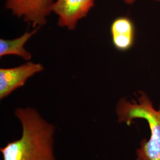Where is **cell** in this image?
Listing matches in <instances>:
<instances>
[{"instance_id": "cell-1", "label": "cell", "mask_w": 160, "mask_h": 160, "mask_svg": "<svg viewBox=\"0 0 160 160\" xmlns=\"http://www.w3.org/2000/svg\"><path fill=\"white\" fill-rule=\"evenodd\" d=\"M15 115L22 124V135L1 148L3 160H55L53 125L33 108H17Z\"/></svg>"}, {"instance_id": "cell-2", "label": "cell", "mask_w": 160, "mask_h": 160, "mask_svg": "<svg viewBox=\"0 0 160 160\" xmlns=\"http://www.w3.org/2000/svg\"><path fill=\"white\" fill-rule=\"evenodd\" d=\"M116 112L119 123L130 126L135 119H142L148 124L150 137L140 142L136 151V160H160V106L155 109L148 96L141 92L137 102L120 98L116 104Z\"/></svg>"}, {"instance_id": "cell-3", "label": "cell", "mask_w": 160, "mask_h": 160, "mask_svg": "<svg viewBox=\"0 0 160 160\" xmlns=\"http://www.w3.org/2000/svg\"><path fill=\"white\" fill-rule=\"evenodd\" d=\"M55 0H5L6 8L34 28L47 22Z\"/></svg>"}, {"instance_id": "cell-4", "label": "cell", "mask_w": 160, "mask_h": 160, "mask_svg": "<svg viewBox=\"0 0 160 160\" xmlns=\"http://www.w3.org/2000/svg\"><path fill=\"white\" fill-rule=\"evenodd\" d=\"M94 4V0H55L52 12L58 17L59 27L74 30L78 21L88 15Z\"/></svg>"}, {"instance_id": "cell-5", "label": "cell", "mask_w": 160, "mask_h": 160, "mask_svg": "<svg viewBox=\"0 0 160 160\" xmlns=\"http://www.w3.org/2000/svg\"><path fill=\"white\" fill-rule=\"evenodd\" d=\"M43 69L42 64L32 62L13 68H0V100L24 86L29 78Z\"/></svg>"}, {"instance_id": "cell-6", "label": "cell", "mask_w": 160, "mask_h": 160, "mask_svg": "<svg viewBox=\"0 0 160 160\" xmlns=\"http://www.w3.org/2000/svg\"><path fill=\"white\" fill-rule=\"evenodd\" d=\"M112 42L115 48L126 51L131 48L135 40V26L128 17H119L112 23L110 28Z\"/></svg>"}, {"instance_id": "cell-7", "label": "cell", "mask_w": 160, "mask_h": 160, "mask_svg": "<svg viewBox=\"0 0 160 160\" xmlns=\"http://www.w3.org/2000/svg\"><path fill=\"white\" fill-rule=\"evenodd\" d=\"M39 29V27L36 28L32 31L25 32L22 36L16 39H1L0 57L7 55H16L23 58L24 60H30L32 57V54L26 49L24 45Z\"/></svg>"}, {"instance_id": "cell-8", "label": "cell", "mask_w": 160, "mask_h": 160, "mask_svg": "<svg viewBox=\"0 0 160 160\" xmlns=\"http://www.w3.org/2000/svg\"><path fill=\"white\" fill-rule=\"evenodd\" d=\"M137 1H138V0H123L124 2H125L126 4H128V5L132 4H133L135 2H136ZM155 1H160V0H155Z\"/></svg>"}]
</instances>
